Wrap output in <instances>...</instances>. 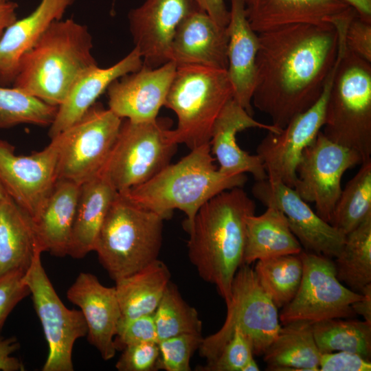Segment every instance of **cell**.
<instances>
[{"instance_id": "cell-40", "label": "cell", "mask_w": 371, "mask_h": 371, "mask_svg": "<svg viewBox=\"0 0 371 371\" xmlns=\"http://www.w3.org/2000/svg\"><path fill=\"white\" fill-rule=\"evenodd\" d=\"M159 339L153 315L131 319L121 318L117 325L114 344L117 350L142 342H156Z\"/></svg>"}, {"instance_id": "cell-31", "label": "cell", "mask_w": 371, "mask_h": 371, "mask_svg": "<svg viewBox=\"0 0 371 371\" xmlns=\"http://www.w3.org/2000/svg\"><path fill=\"white\" fill-rule=\"evenodd\" d=\"M170 280L168 267L157 259L138 271L115 282L121 318L153 315Z\"/></svg>"}, {"instance_id": "cell-45", "label": "cell", "mask_w": 371, "mask_h": 371, "mask_svg": "<svg viewBox=\"0 0 371 371\" xmlns=\"http://www.w3.org/2000/svg\"><path fill=\"white\" fill-rule=\"evenodd\" d=\"M19 348V344L16 337H0V370L22 371L25 370L22 362L12 355Z\"/></svg>"}, {"instance_id": "cell-33", "label": "cell", "mask_w": 371, "mask_h": 371, "mask_svg": "<svg viewBox=\"0 0 371 371\" xmlns=\"http://www.w3.org/2000/svg\"><path fill=\"white\" fill-rule=\"evenodd\" d=\"M313 336L321 353L346 351L371 357V323L348 317L312 323Z\"/></svg>"}, {"instance_id": "cell-22", "label": "cell", "mask_w": 371, "mask_h": 371, "mask_svg": "<svg viewBox=\"0 0 371 371\" xmlns=\"http://www.w3.org/2000/svg\"><path fill=\"white\" fill-rule=\"evenodd\" d=\"M228 33L207 14L196 9L178 26L172 40L171 57L177 66L195 65L227 69Z\"/></svg>"}, {"instance_id": "cell-8", "label": "cell", "mask_w": 371, "mask_h": 371, "mask_svg": "<svg viewBox=\"0 0 371 371\" xmlns=\"http://www.w3.org/2000/svg\"><path fill=\"white\" fill-rule=\"evenodd\" d=\"M227 316L222 327L203 338L199 355L214 360L234 333L238 330L251 343L254 355H263L281 327L278 308L260 286L254 270L243 264L232 284Z\"/></svg>"}, {"instance_id": "cell-48", "label": "cell", "mask_w": 371, "mask_h": 371, "mask_svg": "<svg viewBox=\"0 0 371 371\" xmlns=\"http://www.w3.org/2000/svg\"><path fill=\"white\" fill-rule=\"evenodd\" d=\"M361 293L363 297L354 302L351 307L355 315L362 316L365 321L371 323V284H368Z\"/></svg>"}, {"instance_id": "cell-14", "label": "cell", "mask_w": 371, "mask_h": 371, "mask_svg": "<svg viewBox=\"0 0 371 371\" xmlns=\"http://www.w3.org/2000/svg\"><path fill=\"white\" fill-rule=\"evenodd\" d=\"M337 63V59L318 100L307 111L295 116L279 132L268 131L258 144L256 155L263 164L267 179L294 188L296 168L303 151L313 142L324 125Z\"/></svg>"}, {"instance_id": "cell-38", "label": "cell", "mask_w": 371, "mask_h": 371, "mask_svg": "<svg viewBox=\"0 0 371 371\" xmlns=\"http://www.w3.org/2000/svg\"><path fill=\"white\" fill-rule=\"evenodd\" d=\"M203 339L202 334L185 333L159 340L158 370L190 371V359Z\"/></svg>"}, {"instance_id": "cell-32", "label": "cell", "mask_w": 371, "mask_h": 371, "mask_svg": "<svg viewBox=\"0 0 371 371\" xmlns=\"http://www.w3.org/2000/svg\"><path fill=\"white\" fill-rule=\"evenodd\" d=\"M335 258L337 277L351 290L361 293L371 284V216L346 236Z\"/></svg>"}, {"instance_id": "cell-47", "label": "cell", "mask_w": 371, "mask_h": 371, "mask_svg": "<svg viewBox=\"0 0 371 371\" xmlns=\"http://www.w3.org/2000/svg\"><path fill=\"white\" fill-rule=\"evenodd\" d=\"M17 8L18 4L16 2L0 1V39L5 30L17 19Z\"/></svg>"}, {"instance_id": "cell-3", "label": "cell", "mask_w": 371, "mask_h": 371, "mask_svg": "<svg viewBox=\"0 0 371 371\" xmlns=\"http://www.w3.org/2000/svg\"><path fill=\"white\" fill-rule=\"evenodd\" d=\"M210 143L194 149L178 162L169 164L148 181L122 192L135 205L168 219L174 210L186 216L183 226L188 232L207 201L247 182L245 174L227 175L214 164Z\"/></svg>"}, {"instance_id": "cell-20", "label": "cell", "mask_w": 371, "mask_h": 371, "mask_svg": "<svg viewBox=\"0 0 371 371\" xmlns=\"http://www.w3.org/2000/svg\"><path fill=\"white\" fill-rule=\"evenodd\" d=\"M252 116L234 98L230 100L214 122L210 150L218 162L220 172L227 175L250 173L256 181H261L267 179V175L260 158L257 155L249 154L238 146L237 133L251 128L271 132L281 129L256 121Z\"/></svg>"}, {"instance_id": "cell-18", "label": "cell", "mask_w": 371, "mask_h": 371, "mask_svg": "<svg viewBox=\"0 0 371 371\" xmlns=\"http://www.w3.org/2000/svg\"><path fill=\"white\" fill-rule=\"evenodd\" d=\"M176 69L173 61L157 68L143 65L116 79L106 91L109 109L133 122L155 120L164 106Z\"/></svg>"}, {"instance_id": "cell-44", "label": "cell", "mask_w": 371, "mask_h": 371, "mask_svg": "<svg viewBox=\"0 0 371 371\" xmlns=\"http://www.w3.org/2000/svg\"><path fill=\"white\" fill-rule=\"evenodd\" d=\"M320 371H370L371 362L359 355L337 351L321 353Z\"/></svg>"}, {"instance_id": "cell-42", "label": "cell", "mask_w": 371, "mask_h": 371, "mask_svg": "<svg viewBox=\"0 0 371 371\" xmlns=\"http://www.w3.org/2000/svg\"><path fill=\"white\" fill-rule=\"evenodd\" d=\"M25 273L16 271L0 276V330L17 304L30 295Z\"/></svg>"}, {"instance_id": "cell-7", "label": "cell", "mask_w": 371, "mask_h": 371, "mask_svg": "<svg viewBox=\"0 0 371 371\" xmlns=\"http://www.w3.org/2000/svg\"><path fill=\"white\" fill-rule=\"evenodd\" d=\"M233 99L227 70L195 65L177 66L164 106L177 117L171 130L177 144L190 150L210 143L216 120Z\"/></svg>"}, {"instance_id": "cell-13", "label": "cell", "mask_w": 371, "mask_h": 371, "mask_svg": "<svg viewBox=\"0 0 371 371\" xmlns=\"http://www.w3.org/2000/svg\"><path fill=\"white\" fill-rule=\"evenodd\" d=\"M361 164L357 152L332 142L320 131L303 151L293 189L304 201L315 203L316 214L330 223L344 172Z\"/></svg>"}, {"instance_id": "cell-23", "label": "cell", "mask_w": 371, "mask_h": 371, "mask_svg": "<svg viewBox=\"0 0 371 371\" xmlns=\"http://www.w3.org/2000/svg\"><path fill=\"white\" fill-rule=\"evenodd\" d=\"M227 72L233 88V98L250 115L255 82L258 34L251 27L245 0H229Z\"/></svg>"}, {"instance_id": "cell-30", "label": "cell", "mask_w": 371, "mask_h": 371, "mask_svg": "<svg viewBox=\"0 0 371 371\" xmlns=\"http://www.w3.org/2000/svg\"><path fill=\"white\" fill-rule=\"evenodd\" d=\"M263 355L269 370L319 371L321 352L312 322L300 320L284 324Z\"/></svg>"}, {"instance_id": "cell-1", "label": "cell", "mask_w": 371, "mask_h": 371, "mask_svg": "<svg viewBox=\"0 0 371 371\" xmlns=\"http://www.w3.org/2000/svg\"><path fill=\"white\" fill-rule=\"evenodd\" d=\"M332 24H294L258 34L251 103L282 129L319 98L338 50Z\"/></svg>"}, {"instance_id": "cell-51", "label": "cell", "mask_w": 371, "mask_h": 371, "mask_svg": "<svg viewBox=\"0 0 371 371\" xmlns=\"http://www.w3.org/2000/svg\"><path fill=\"white\" fill-rule=\"evenodd\" d=\"M5 193L6 192H5L4 188L0 181V201L3 199Z\"/></svg>"}, {"instance_id": "cell-34", "label": "cell", "mask_w": 371, "mask_h": 371, "mask_svg": "<svg viewBox=\"0 0 371 371\" xmlns=\"http://www.w3.org/2000/svg\"><path fill=\"white\" fill-rule=\"evenodd\" d=\"M254 270L260 286L278 309L295 297L303 264L299 254L284 255L258 260Z\"/></svg>"}, {"instance_id": "cell-53", "label": "cell", "mask_w": 371, "mask_h": 371, "mask_svg": "<svg viewBox=\"0 0 371 371\" xmlns=\"http://www.w3.org/2000/svg\"><path fill=\"white\" fill-rule=\"evenodd\" d=\"M0 1H5V0H0Z\"/></svg>"}, {"instance_id": "cell-15", "label": "cell", "mask_w": 371, "mask_h": 371, "mask_svg": "<svg viewBox=\"0 0 371 371\" xmlns=\"http://www.w3.org/2000/svg\"><path fill=\"white\" fill-rule=\"evenodd\" d=\"M58 153L56 138L30 155H16L14 146L0 139V181L6 194L34 222L58 180Z\"/></svg>"}, {"instance_id": "cell-10", "label": "cell", "mask_w": 371, "mask_h": 371, "mask_svg": "<svg viewBox=\"0 0 371 371\" xmlns=\"http://www.w3.org/2000/svg\"><path fill=\"white\" fill-rule=\"evenodd\" d=\"M122 122L109 108L95 102L77 122L53 137L58 145V179L81 185L99 175Z\"/></svg>"}, {"instance_id": "cell-12", "label": "cell", "mask_w": 371, "mask_h": 371, "mask_svg": "<svg viewBox=\"0 0 371 371\" xmlns=\"http://www.w3.org/2000/svg\"><path fill=\"white\" fill-rule=\"evenodd\" d=\"M48 345L43 371H73L75 342L87 336V326L80 311L69 309L63 303L36 255L24 275Z\"/></svg>"}, {"instance_id": "cell-41", "label": "cell", "mask_w": 371, "mask_h": 371, "mask_svg": "<svg viewBox=\"0 0 371 371\" xmlns=\"http://www.w3.org/2000/svg\"><path fill=\"white\" fill-rule=\"evenodd\" d=\"M115 368L119 371H154L158 370V343L142 342L125 347Z\"/></svg>"}, {"instance_id": "cell-39", "label": "cell", "mask_w": 371, "mask_h": 371, "mask_svg": "<svg viewBox=\"0 0 371 371\" xmlns=\"http://www.w3.org/2000/svg\"><path fill=\"white\" fill-rule=\"evenodd\" d=\"M254 356L252 346L242 333L236 330L217 357L201 366L203 371H242Z\"/></svg>"}, {"instance_id": "cell-29", "label": "cell", "mask_w": 371, "mask_h": 371, "mask_svg": "<svg viewBox=\"0 0 371 371\" xmlns=\"http://www.w3.org/2000/svg\"><path fill=\"white\" fill-rule=\"evenodd\" d=\"M267 207L263 214H254L247 218L243 264L249 265L260 260L297 255L303 250L284 214L276 207Z\"/></svg>"}, {"instance_id": "cell-19", "label": "cell", "mask_w": 371, "mask_h": 371, "mask_svg": "<svg viewBox=\"0 0 371 371\" xmlns=\"http://www.w3.org/2000/svg\"><path fill=\"white\" fill-rule=\"evenodd\" d=\"M67 299L80 308L89 342L102 358L114 357V338L122 317L115 288L102 284L92 273L80 272L67 291Z\"/></svg>"}, {"instance_id": "cell-16", "label": "cell", "mask_w": 371, "mask_h": 371, "mask_svg": "<svg viewBox=\"0 0 371 371\" xmlns=\"http://www.w3.org/2000/svg\"><path fill=\"white\" fill-rule=\"evenodd\" d=\"M251 192L266 207H273L285 216L289 227L305 251L336 258L346 235L324 221L295 191L280 181H256Z\"/></svg>"}, {"instance_id": "cell-28", "label": "cell", "mask_w": 371, "mask_h": 371, "mask_svg": "<svg viewBox=\"0 0 371 371\" xmlns=\"http://www.w3.org/2000/svg\"><path fill=\"white\" fill-rule=\"evenodd\" d=\"M80 185L58 179L34 222L41 248L51 254L68 255Z\"/></svg>"}, {"instance_id": "cell-37", "label": "cell", "mask_w": 371, "mask_h": 371, "mask_svg": "<svg viewBox=\"0 0 371 371\" xmlns=\"http://www.w3.org/2000/svg\"><path fill=\"white\" fill-rule=\"evenodd\" d=\"M153 315L159 341L185 333L202 334L197 311L186 302L170 282Z\"/></svg>"}, {"instance_id": "cell-21", "label": "cell", "mask_w": 371, "mask_h": 371, "mask_svg": "<svg viewBox=\"0 0 371 371\" xmlns=\"http://www.w3.org/2000/svg\"><path fill=\"white\" fill-rule=\"evenodd\" d=\"M245 5L258 34L294 24L335 25L356 12L343 0H245Z\"/></svg>"}, {"instance_id": "cell-6", "label": "cell", "mask_w": 371, "mask_h": 371, "mask_svg": "<svg viewBox=\"0 0 371 371\" xmlns=\"http://www.w3.org/2000/svg\"><path fill=\"white\" fill-rule=\"evenodd\" d=\"M164 219L118 193L95 241L94 251L115 281L158 259Z\"/></svg>"}, {"instance_id": "cell-24", "label": "cell", "mask_w": 371, "mask_h": 371, "mask_svg": "<svg viewBox=\"0 0 371 371\" xmlns=\"http://www.w3.org/2000/svg\"><path fill=\"white\" fill-rule=\"evenodd\" d=\"M143 66L136 47L119 62L106 68L98 65L85 69L76 80L65 99L58 106L48 135L52 139L77 122L116 79Z\"/></svg>"}, {"instance_id": "cell-43", "label": "cell", "mask_w": 371, "mask_h": 371, "mask_svg": "<svg viewBox=\"0 0 371 371\" xmlns=\"http://www.w3.org/2000/svg\"><path fill=\"white\" fill-rule=\"evenodd\" d=\"M345 41L349 50L371 63V22L356 13L347 24Z\"/></svg>"}, {"instance_id": "cell-2", "label": "cell", "mask_w": 371, "mask_h": 371, "mask_svg": "<svg viewBox=\"0 0 371 371\" xmlns=\"http://www.w3.org/2000/svg\"><path fill=\"white\" fill-rule=\"evenodd\" d=\"M255 210L254 201L242 188L227 190L202 205L187 232L190 262L203 280L216 286L225 304L243 264L247 218Z\"/></svg>"}, {"instance_id": "cell-27", "label": "cell", "mask_w": 371, "mask_h": 371, "mask_svg": "<svg viewBox=\"0 0 371 371\" xmlns=\"http://www.w3.org/2000/svg\"><path fill=\"white\" fill-rule=\"evenodd\" d=\"M117 194L102 172L80 185L67 256L81 259L94 250L100 228Z\"/></svg>"}, {"instance_id": "cell-25", "label": "cell", "mask_w": 371, "mask_h": 371, "mask_svg": "<svg viewBox=\"0 0 371 371\" xmlns=\"http://www.w3.org/2000/svg\"><path fill=\"white\" fill-rule=\"evenodd\" d=\"M75 0H41L30 14L16 19L0 39V85H12L21 58L49 26L62 19Z\"/></svg>"}, {"instance_id": "cell-52", "label": "cell", "mask_w": 371, "mask_h": 371, "mask_svg": "<svg viewBox=\"0 0 371 371\" xmlns=\"http://www.w3.org/2000/svg\"><path fill=\"white\" fill-rule=\"evenodd\" d=\"M115 0H113V6H112V10H113L114 3Z\"/></svg>"}, {"instance_id": "cell-50", "label": "cell", "mask_w": 371, "mask_h": 371, "mask_svg": "<svg viewBox=\"0 0 371 371\" xmlns=\"http://www.w3.org/2000/svg\"><path fill=\"white\" fill-rule=\"evenodd\" d=\"M260 370L259 366L254 358L250 359L244 366L242 371H258Z\"/></svg>"}, {"instance_id": "cell-4", "label": "cell", "mask_w": 371, "mask_h": 371, "mask_svg": "<svg viewBox=\"0 0 371 371\" xmlns=\"http://www.w3.org/2000/svg\"><path fill=\"white\" fill-rule=\"evenodd\" d=\"M93 46L86 25L72 19L54 21L21 58L12 87L58 107L77 78L98 65Z\"/></svg>"}, {"instance_id": "cell-11", "label": "cell", "mask_w": 371, "mask_h": 371, "mask_svg": "<svg viewBox=\"0 0 371 371\" xmlns=\"http://www.w3.org/2000/svg\"><path fill=\"white\" fill-rule=\"evenodd\" d=\"M303 273L298 290L279 315L282 325L295 321L312 323L355 315L351 306L363 294L344 286L338 280L330 258L302 250Z\"/></svg>"}, {"instance_id": "cell-17", "label": "cell", "mask_w": 371, "mask_h": 371, "mask_svg": "<svg viewBox=\"0 0 371 371\" xmlns=\"http://www.w3.org/2000/svg\"><path fill=\"white\" fill-rule=\"evenodd\" d=\"M198 8L192 0H146L129 12L130 32L144 66L157 68L172 61L171 47L177 29Z\"/></svg>"}, {"instance_id": "cell-35", "label": "cell", "mask_w": 371, "mask_h": 371, "mask_svg": "<svg viewBox=\"0 0 371 371\" xmlns=\"http://www.w3.org/2000/svg\"><path fill=\"white\" fill-rule=\"evenodd\" d=\"M371 216V159L348 182L336 203L330 224L347 235Z\"/></svg>"}, {"instance_id": "cell-9", "label": "cell", "mask_w": 371, "mask_h": 371, "mask_svg": "<svg viewBox=\"0 0 371 371\" xmlns=\"http://www.w3.org/2000/svg\"><path fill=\"white\" fill-rule=\"evenodd\" d=\"M178 144L171 130L155 120L122 124L102 170L118 193L142 184L170 164Z\"/></svg>"}, {"instance_id": "cell-49", "label": "cell", "mask_w": 371, "mask_h": 371, "mask_svg": "<svg viewBox=\"0 0 371 371\" xmlns=\"http://www.w3.org/2000/svg\"><path fill=\"white\" fill-rule=\"evenodd\" d=\"M351 6L361 18L371 22V0H343Z\"/></svg>"}, {"instance_id": "cell-5", "label": "cell", "mask_w": 371, "mask_h": 371, "mask_svg": "<svg viewBox=\"0 0 371 371\" xmlns=\"http://www.w3.org/2000/svg\"><path fill=\"white\" fill-rule=\"evenodd\" d=\"M349 19L337 22L338 63L322 132L332 142L371 159V63L349 50L345 32Z\"/></svg>"}, {"instance_id": "cell-46", "label": "cell", "mask_w": 371, "mask_h": 371, "mask_svg": "<svg viewBox=\"0 0 371 371\" xmlns=\"http://www.w3.org/2000/svg\"><path fill=\"white\" fill-rule=\"evenodd\" d=\"M201 10L207 14L218 25L227 27L229 21V10L225 0H192Z\"/></svg>"}, {"instance_id": "cell-36", "label": "cell", "mask_w": 371, "mask_h": 371, "mask_svg": "<svg viewBox=\"0 0 371 371\" xmlns=\"http://www.w3.org/2000/svg\"><path fill=\"white\" fill-rule=\"evenodd\" d=\"M58 107L16 87L0 85V129L22 124L50 126Z\"/></svg>"}, {"instance_id": "cell-26", "label": "cell", "mask_w": 371, "mask_h": 371, "mask_svg": "<svg viewBox=\"0 0 371 371\" xmlns=\"http://www.w3.org/2000/svg\"><path fill=\"white\" fill-rule=\"evenodd\" d=\"M42 253L34 221L5 193L0 201V276L26 272Z\"/></svg>"}]
</instances>
